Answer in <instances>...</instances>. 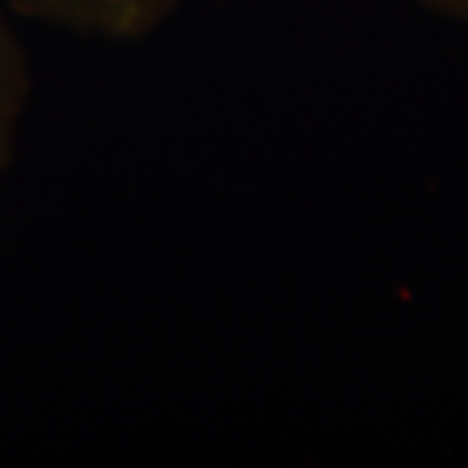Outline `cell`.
<instances>
[{"label":"cell","mask_w":468,"mask_h":468,"mask_svg":"<svg viewBox=\"0 0 468 468\" xmlns=\"http://www.w3.org/2000/svg\"><path fill=\"white\" fill-rule=\"evenodd\" d=\"M27 11L73 32L138 42L162 29L183 0H18Z\"/></svg>","instance_id":"6da1fadb"},{"label":"cell","mask_w":468,"mask_h":468,"mask_svg":"<svg viewBox=\"0 0 468 468\" xmlns=\"http://www.w3.org/2000/svg\"><path fill=\"white\" fill-rule=\"evenodd\" d=\"M411 3H417L424 11L448 18V21L468 24V0H411Z\"/></svg>","instance_id":"3957f363"},{"label":"cell","mask_w":468,"mask_h":468,"mask_svg":"<svg viewBox=\"0 0 468 468\" xmlns=\"http://www.w3.org/2000/svg\"><path fill=\"white\" fill-rule=\"evenodd\" d=\"M32 91L29 63L11 32L0 24V169L8 167Z\"/></svg>","instance_id":"7a4b0ae2"}]
</instances>
